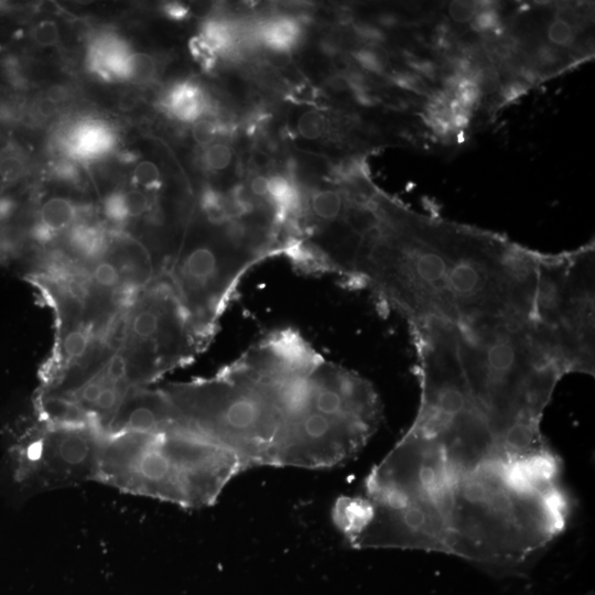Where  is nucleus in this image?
<instances>
[{
	"instance_id": "nucleus-1",
	"label": "nucleus",
	"mask_w": 595,
	"mask_h": 595,
	"mask_svg": "<svg viewBox=\"0 0 595 595\" xmlns=\"http://www.w3.org/2000/svg\"><path fill=\"white\" fill-rule=\"evenodd\" d=\"M560 475L554 453L515 458L404 434L365 479L366 530L377 548L515 566L550 542L566 518Z\"/></svg>"
},
{
	"instance_id": "nucleus-2",
	"label": "nucleus",
	"mask_w": 595,
	"mask_h": 595,
	"mask_svg": "<svg viewBox=\"0 0 595 595\" xmlns=\"http://www.w3.org/2000/svg\"><path fill=\"white\" fill-rule=\"evenodd\" d=\"M321 359L299 332L281 328L216 375L162 390L186 428L235 452L246 469L269 466L272 446Z\"/></svg>"
},
{
	"instance_id": "nucleus-3",
	"label": "nucleus",
	"mask_w": 595,
	"mask_h": 595,
	"mask_svg": "<svg viewBox=\"0 0 595 595\" xmlns=\"http://www.w3.org/2000/svg\"><path fill=\"white\" fill-rule=\"evenodd\" d=\"M246 470L239 456L186 426L105 435L95 482L183 508L213 505Z\"/></svg>"
},
{
	"instance_id": "nucleus-4",
	"label": "nucleus",
	"mask_w": 595,
	"mask_h": 595,
	"mask_svg": "<svg viewBox=\"0 0 595 595\" xmlns=\"http://www.w3.org/2000/svg\"><path fill=\"white\" fill-rule=\"evenodd\" d=\"M381 415L379 396L367 379L323 358L302 401L284 422L269 466L340 465L363 450L378 430Z\"/></svg>"
},
{
	"instance_id": "nucleus-5",
	"label": "nucleus",
	"mask_w": 595,
	"mask_h": 595,
	"mask_svg": "<svg viewBox=\"0 0 595 595\" xmlns=\"http://www.w3.org/2000/svg\"><path fill=\"white\" fill-rule=\"evenodd\" d=\"M594 266L593 244L540 257L538 322L564 375H594Z\"/></svg>"
},
{
	"instance_id": "nucleus-6",
	"label": "nucleus",
	"mask_w": 595,
	"mask_h": 595,
	"mask_svg": "<svg viewBox=\"0 0 595 595\" xmlns=\"http://www.w3.org/2000/svg\"><path fill=\"white\" fill-rule=\"evenodd\" d=\"M120 322L113 346L127 361L132 388L147 387L205 348L164 277L137 295Z\"/></svg>"
},
{
	"instance_id": "nucleus-7",
	"label": "nucleus",
	"mask_w": 595,
	"mask_h": 595,
	"mask_svg": "<svg viewBox=\"0 0 595 595\" xmlns=\"http://www.w3.org/2000/svg\"><path fill=\"white\" fill-rule=\"evenodd\" d=\"M104 436L90 426L36 419L9 450L13 479L29 493L94 480Z\"/></svg>"
},
{
	"instance_id": "nucleus-8",
	"label": "nucleus",
	"mask_w": 595,
	"mask_h": 595,
	"mask_svg": "<svg viewBox=\"0 0 595 595\" xmlns=\"http://www.w3.org/2000/svg\"><path fill=\"white\" fill-rule=\"evenodd\" d=\"M177 426L184 424L162 388L139 387L127 393L106 435L123 432L156 433Z\"/></svg>"
},
{
	"instance_id": "nucleus-9",
	"label": "nucleus",
	"mask_w": 595,
	"mask_h": 595,
	"mask_svg": "<svg viewBox=\"0 0 595 595\" xmlns=\"http://www.w3.org/2000/svg\"><path fill=\"white\" fill-rule=\"evenodd\" d=\"M79 220L80 208L75 202L54 196L41 204L29 236L39 244H48L57 236L65 235Z\"/></svg>"
},
{
	"instance_id": "nucleus-10",
	"label": "nucleus",
	"mask_w": 595,
	"mask_h": 595,
	"mask_svg": "<svg viewBox=\"0 0 595 595\" xmlns=\"http://www.w3.org/2000/svg\"><path fill=\"white\" fill-rule=\"evenodd\" d=\"M130 51L116 37L97 39L89 53V66L108 80L125 79L126 61Z\"/></svg>"
},
{
	"instance_id": "nucleus-11",
	"label": "nucleus",
	"mask_w": 595,
	"mask_h": 595,
	"mask_svg": "<svg viewBox=\"0 0 595 595\" xmlns=\"http://www.w3.org/2000/svg\"><path fill=\"white\" fill-rule=\"evenodd\" d=\"M164 105L175 119L192 123L201 119L208 107L204 91L191 82L173 86L165 97Z\"/></svg>"
},
{
	"instance_id": "nucleus-12",
	"label": "nucleus",
	"mask_w": 595,
	"mask_h": 595,
	"mask_svg": "<svg viewBox=\"0 0 595 595\" xmlns=\"http://www.w3.org/2000/svg\"><path fill=\"white\" fill-rule=\"evenodd\" d=\"M112 142V134L107 127L86 123L74 131L69 148L80 159H94L109 151Z\"/></svg>"
},
{
	"instance_id": "nucleus-13",
	"label": "nucleus",
	"mask_w": 595,
	"mask_h": 595,
	"mask_svg": "<svg viewBox=\"0 0 595 595\" xmlns=\"http://www.w3.org/2000/svg\"><path fill=\"white\" fill-rule=\"evenodd\" d=\"M300 35V24L289 17H279L263 22L257 31V36L263 44L280 53L293 48Z\"/></svg>"
},
{
	"instance_id": "nucleus-14",
	"label": "nucleus",
	"mask_w": 595,
	"mask_h": 595,
	"mask_svg": "<svg viewBox=\"0 0 595 595\" xmlns=\"http://www.w3.org/2000/svg\"><path fill=\"white\" fill-rule=\"evenodd\" d=\"M332 129L329 118L321 110L309 109L302 111L295 121V131L306 141L324 139Z\"/></svg>"
},
{
	"instance_id": "nucleus-15",
	"label": "nucleus",
	"mask_w": 595,
	"mask_h": 595,
	"mask_svg": "<svg viewBox=\"0 0 595 595\" xmlns=\"http://www.w3.org/2000/svg\"><path fill=\"white\" fill-rule=\"evenodd\" d=\"M156 75V62L143 52H130L126 61L125 79L136 84H148Z\"/></svg>"
},
{
	"instance_id": "nucleus-16",
	"label": "nucleus",
	"mask_w": 595,
	"mask_h": 595,
	"mask_svg": "<svg viewBox=\"0 0 595 595\" xmlns=\"http://www.w3.org/2000/svg\"><path fill=\"white\" fill-rule=\"evenodd\" d=\"M232 148L224 141H216L206 147L202 153V163L209 172L218 173L226 171L234 162Z\"/></svg>"
},
{
	"instance_id": "nucleus-17",
	"label": "nucleus",
	"mask_w": 595,
	"mask_h": 595,
	"mask_svg": "<svg viewBox=\"0 0 595 595\" xmlns=\"http://www.w3.org/2000/svg\"><path fill=\"white\" fill-rule=\"evenodd\" d=\"M122 209L126 221L143 216L151 208V201L140 188L121 191Z\"/></svg>"
},
{
	"instance_id": "nucleus-18",
	"label": "nucleus",
	"mask_w": 595,
	"mask_h": 595,
	"mask_svg": "<svg viewBox=\"0 0 595 595\" xmlns=\"http://www.w3.org/2000/svg\"><path fill=\"white\" fill-rule=\"evenodd\" d=\"M224 128L217 121L208 118H201L193 122L191 136L194 142L204 149L214 142L223 132Z\"/></svg>"
},
{
	"instance_id": "nucleus-19",
	"label": "nucleus",
	"mask_w": 595,
	"mask_h": 595,
	"mask_svg": "<svg viewBox=\"0 0 595 595\" xmlns=\"http://www.w3.org/2000/svg\"><path fill=\"white\" fill-rule=\"evenodd\" d=\"M133 183L144 190H158L161 184V172L158 165L149 160L139 162L132 173Z\"/></svg>"
},
{
	"instance_id": "nucleus-20",
	"label": "nucleus",
	"mask_w": 595,
	"mask_h": 595,
	"mask_svg": "<svg viewBox=\"0 0 595 595\" xmlns=\"http://www.w3.org/2000/svg\"><path fill=\"white\" fill-rule=\"evenodd\" d=\"M30 37L40 47H51L58 43L61 33L54 21L41 20L31 28Z\"/></svg>"
},
{
	"instance_id": "nucleus-21",
	"label": "nucleus",
	"mask_w": 595,
	"mask_h": 595,
	"mask_svg": "<svg viewBox=\"0 0 595 595\" xmlns=\"http://www.w3.org/2000/svg\"><path fill=\"white\" fill-rule=\"evenodd\" d=\"M547 36L550 43L562 47L572 45L575 39L572 24L559 17H555L549 24Z\"/></svg>"
},
{
	"instance_id": "nucleus-22",
	"label": "nucleus",
	"mask_w": 595,
	"mask_h": 595,
	"mask_svg": "<svg viewBox=\"0 0 595 595\" xmlns=\"http://www.w3.org/2000/svg\"><path fill=\"white\" fill-rule=\"evenodd\" d=\"M472 28L477 32H495L500 29V18L494 6L482 9L473 19Z\"/></svg>"
},
{
	"instance_id": "nucleus-23",
	"label": "nucleus",
	"mask_w": 595,
	"mask_h": 595,
	"mask_svg": "<svg viewBox=\"0 0 595 595\" xmlns=\"http://www.w3.org/2000/svg\"><path fill=\"white\" fill-rule=\"evenodd\" d=\"M479 11L478 1H452L448 6V14L457 23L473 20Z\"/></svg>"
},
{
	"instance_id": "nucleus-24",
	"label": "nucleus",
	"mask_w": 595,
	"mask_h": 595,
	"mask_svg": "<svg viewBox=\"0 0 595 595\" xmlns=\"http://www.w3.org/2000/svg\"><path fill=\"white\" fill-rule=\"evenodd\" d=\"M355 61L365 69L372 73H381L383 71L385 60L372 48H360L353 52Z\"/></svg>"
},
{
	"instance_id": "nucleus-25",
	"label": "nucleus",
	"mask_w": 595,
	"mask_h": 595,
	"mask_svg": "<svg viewBox=\"0 0 595 595\" xmlns=\"http://www.w3.org/2000/svg\"><path fill=\"white\" fill-rule=\"evenodd\" d=\"M533 57L536 61V64L539 66H554L558 64L561 60V53L560 51L549 44H540L534 48Z\"/></svg>"
},
{
	"instance_id": "nucleus-26",
	"label": "nucleus",
	"mask_w": 595,
	"mask_h": 595,
	"mask_svg": "<svg viewBox=\"0 0 595 595\" xmlns=\"http://www.w3.org/2000/svg\"><path fill=\"white\" fill-rule=\"evenodd\" d=\"M394 82L398 86L416 94H425L428 91V86L423 79L414 73L397 74L394 76Z\"/></svg>"
},
{
	"instance_id": "nucleus-27",
	"label": "nucleus",
	"mask_w": 595,
	"mask_h": 595,
	"mask_svg": "<svg viewBox=\"0 0 595 595\" xmlns=\"http://www.w3.org/2000/svg\"><path fill=\"white\" fill-rule=\"evenodd\" d=\"M528 91V85L520 80H515L505 85L501 89V96L504 101L510 102Z\"/></svg>"
},
{
	"instance_id": "nucleus-28",
	"label": "nucleus",
	"mask_w": 595,
	"mask_h": 595,
	"mask_svg": "<svg viewBox=\"0 0 595 595\" xmlns=\"http://www.w3.org/2000/svg\"><path fill=\"white\" fill-rule=\"evenodd\" d=\"M33 110L41 119H48L56 112L57 104L46 95L35 101Z\"/></svg>"
},
{
	"instance_id": "nucleus-29",
	"label": "nucleus",
	"mask_w": 595,
	"mask_h": 595,
	"mask_svg": "<svg viewBox=\"0 0 595 595\" xmlns=\"http://www.w3.org/2000/svg\"><path fill=\"white\" fill-rule=\"evenodd\" d=\"M356 33L364 40L379 42L382 40V34L375 28L369 25H356Z\"/></svg>"
},
{
	"instance_id": "nucleus-30",
	"label": "nucleus",
	"mask_w": 595,
	"mask_h": 595,
	"mask_svg": "<svg viewBox=\"0 0 595 595\" xmlns=\"http://www.w3.org/2000/svg\"><path fill=\"white\" fill-rule=\"evenodd\" d=\"M164 12L170 18L175 20H182L186 17L187 10L185 7L178 4V3H170L164 6Z\"/></svg>"
},
{
	"instance_id": "nucleus-31",
	"label": "nucleus",
	"mask_w": 595,
	"mask_h": 595,
	"mask_svg": "<svg viewBox=\"0 0 595 595\" xmlns=\"http://www.w3.org/2000/svg\"><path fill=\"white\" fill-rule=\"evenodd\" d=\"M469 119H470V115H464V113L453 115L451 116V123L454 129L462 130L464 128H467L469 123Z\"/></svg>"
},
{
	"instance_id": "nucleus-32",
	"label": "nucleus",
	"mask_w": 595,
	"mask_h": 595,
	"mask_svg": "<svg viewBox=\"0 0 595 595\" xmlns=\"http://www.w3.org/2000/svg\"><path fill=\"white\" fill-rule=\"evenodd\" d=\"M136 99L130 95L126 94L120 99V106L122 109H131L134 106Z\"/></svg>"
}]
</instances>
